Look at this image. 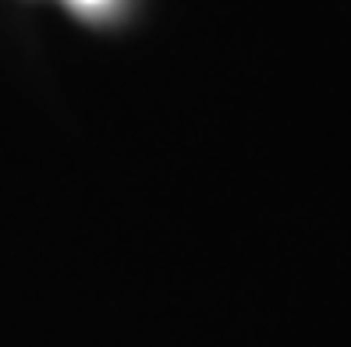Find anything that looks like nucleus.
I'll return each mask as SVG.
<instances>
[{"instance_id": "obj_1", "label": "nucleus", "mask_w": 351, "mask_h": 347, "mask_svg": "<svg viewBox=\"0 0 351 347\" xmlns=\"http://www.w3.org/2000/svg\"><path fill=\"white\" fill-rule=\"evenodd\" d=\"M75 8H82V11H99V8H107L110 0H71Z\"/></svg>"}]
</instances>
